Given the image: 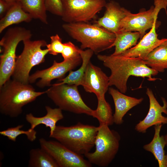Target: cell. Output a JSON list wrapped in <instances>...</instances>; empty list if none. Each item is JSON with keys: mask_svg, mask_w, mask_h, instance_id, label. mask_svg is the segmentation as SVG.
I'll list each match as a JSON object with an SVG mask.
<instances>
[{"mask_svg": "<svg viewBox=\"0 0 167 167\" xmlns=\"http://www.w3.org/2000/svg\"><path fill=\"white\" fill-rule=\"evenodd\" d=\"M97 58L111 71L109 77V86H115L122 93L126 92L127 82L131 76L147 77L150 81H154L157 79L152 76L159 72L148 66L143 60L139 58L127 57L120 54H98Z\"/></svg>", "mask_w": 167, "mask_h": 167, "instance_id": "1", "label": "cell"}, {"mask_svg": "<svg viewBox=\"0 0 167 167\" xmlns=\"http://www.w3.org/2000/svg\"><path fill=\"white\" fill-rule=\"evenodd\" d=\"M62 27L72 39L81 44L80 49H90L96 54L113 47L114 33L94 23H66Z\"/></svg>", "mask_w": 167, "mask_h": 167, "instance_id": "2", "label": "cell"}, {"mask_svg": "<svg viewBox=\"0 0 167 167\" xmlns=\"http://www.w3.org/2000/svg\"><path fill=\"white\" fill-rule=\"evenodd\" d=\"M46 91L36 92L30 84H25L11 79L0 87V112L15 118L23 112V107L46 93Z\"/></svg>", "mask_w": 167, "mask_h": 167, "instance_id": "3", "label": "cell"}, {"mask_svg": "<svg viewBox=\"0 0 167 167\" xmlns=\"http://www.w3.org/2000/svg\"><path fill=\"white\" fill-rule=\"evenodd\" d=\"M98 127L80 122L69 126H56L49 137L76 153L84 155L94 146Z\"/></svg>", "mask_w": 167, "mask_h": 167, "instance_id": "4", "label": "cell"}, {"mask_svg": "<svg viewBox=\"0 0 167 167\" xmlns=\"http://www.w3.org/2000/svg\"><path fill=\"white\" fill-rule=\"evenodd\" d=\"M31 31L25 28L16 27L8 29L0 41L2 54L0 58V87L10 79L14 69L18 44L21 41L30 39Z\"/></svg>", "mask_w": 167, "mask_h": 167, "instance_id": "5", "label": "cell"}, {"mask_svg": "<svg viewBox=\"0 0 167 167\" xmlns=\"http://www.w3.org/2000/svg\"><path fill=\"white\" fill-rule=\"evenodd\" d=\"M24 48L21 53L16 57L12 79L25 84H30L29 78L30 71L34 66L42 63L49 50L42 49L46 46L43 40L32 41L30 39L23 41Z\"/></svg>", "mask_w": 167, "mask_h": 167, "instance_id": "6", "label": "cell"}, {"mask_svg": "<svg viewBox=\"0 0 167 167\" xmlns=\"http://www.w3.org/2000/svg\"><path fill=\"white\" fill-rule=\"evenodd\" d=\"M120 136L109 126L99 124L95 141V150L84 156L91 164L101 167L108 166L118 152Z\"/></svg>", "mask_w": 167, "mask_h": 167, "instance_id": "7", "label": "cell"}, {"mask_svg": "<svg viewBox=\"0 0 167 167\" xmlns=\"http://www.w3.org/2000/svg\"><path fill=\"white\" fill-rule=\"evenodd\" d=\"M77 86L63 84H52L46 90L48 97L62 110L92 116V110L84 102Z\"/></svg>", "mask_w": 167, "mask_h": 167, "instance_id": "8", "label": "cell"}, {"mask_svg": "<svg viewBox=\"0 0 167 167\" xmlns=\"http://www.w3.org/2000/svg\"><path fill=\"white\" fill-rule=\"evenodd\" d=\"M62 20L66 23H88L105 7V0H61Z\"/></svg>", "mask_w": 167, "mask_h": 167, "instance_id": "9", "label": "cell"}, {"mask_svg": "<svg viewBox=\"0 0 167 167\" xmlns=\"http://www.w3.org/2000/svg\"><path fill=\"white\" fill-rule=\"evenodd\" d=\"M154 6H152L148 10H143L135 14L126 9V15L121 22L119 30L138 32L141 39L146 31L156 24L160 10L164 8L166 11L167 0H154Z\"/></svg>", "mask_w": 167, "mask_h": 167, "instance_id": "10", "label": "cell"}, {"mask_svg": "<svg viewBox=\"0 0 167 167\" xmlns=\"http://www.w3.org/2000/svg\"><path fill=\"white\" fill-rule=\"evenodd\" d=\"M42 148L54 159L59 167H90L92 164L82 155L72 151L57 141L40 138Z\"/></svg>", "mask_w": 167, "mask_h": 167, "instance_id": "11", "label": "cell"}, {"mask_svg": "<svg viewBox=\"0 0 167 167\" xmlns=\"http://www.w3.org/2000/svg\"><path fill=\"white\" fill-rule=\"evenodd\" d=\"M82 62L80 55L72 59L63 60L60 62L54 60L52 65L49 67L37 71L30 75L29 83L32 84L37 79H40L36 83L38 87L42 88L51 86V83L53 80L63 78L67 72L74 69Z\"/></svg>", "mask_w": 167, "mask_h": 167, "instance_id": "12", "label": "cell"}, {"mask_svg": "<svg viewBox=\"0 0 167 167\" xmlns=\"http://www.w3.org/2000/svg\"><path fill=\"white\" fill-rule=\"evenodd\" d=\"M81 85L86 92L93 93L97 99L105 97L109 86V77L90 62L87 66Z\"/></svg>", "mask_w": 167, "mask_h": 167, "instance_id": "13", "label": "cell"}, {"mask_svg": "<svg viewBox=\"0 0 167 167\" xmlns=\"http://www.w3.org/2000/svg\"><path fill=\"white\" fill-rule=\"evenodd\" d=\"M146 94L149 100V108L148 113L142 121L135 126V129L139 132L145 133L147 129L153 126L167 124V117L162 115V113L167 115V102L162 97V106L159 104L151 89L147 88Z\"/></svg>", "mask_w": 167, "mask_h": 167, "instance_id": "14", "label": "cell"}, {"mask_svg": "<svg viewBox=\"0 0 167 167\" xmlns=\"http://www.w3.org/2000/svg\"><path fill=\"white\" fill-rule=\"evenodd\" d=\"M156 24H154L149 32L145 34L135 46L119 54L125 57L139 58L143 60L150 52L166 39H160L158 38L156 30Z\"/></svg>", "mask_w": 167, "mask_h": 167, "instance_id": "15", "label": "cell"}, {"mask_svg": "<svg viewBox=\"0 0 167 167\" xmlns=\"http://www.w3.org/2000/svg\"><path fill=\"white\" fill-rule=\"evenodd\" d=\"M105 7L103 16L94 24L115 34L120 30V24L126 15V9L113 0L106 3Z\"/></svg>", "mask_w": 167, "mask_h": 167, "instance_id": "16", "label": "cell"}, {"mask_svg": "<svg viewBox=\"0 0 167 167\" xmlns=\"http://www.w3.org/2000/svg\"><path fill=\"white\" fill-rule=\"evenodd\" d=\"M109 93L111 96L115 105V112L113 116L114 123L117 125L122 124L124 115L128 111L140 104L143 98L139 99L126 95L113 88L109 89Z\"/></svg>", "mask_w": 167, "mask_h": 167, "instance_id": "17", "label": "cell"}, {"mask_svg": "<svg viewBox=\"0 0 167 167\" xmlns=\"http://www.w3.org/2000/svg\"><path fill=\"white\" fill-rule=\"evenodd\" d=\"M46 114L41 117H36L31 113L27 114L25 118L30 125L32 129L40 124H44L50 129V135H51L54 131L58 122L64 118L62 111L59 108H52L49 106H45Z\"/></svg>", "mask_w": 167, "mask_h": 167, "instance_id": "18", "label": "cell"}, {"mask_svg": "<svg viewBox=\"0 0 167 167\" xmlns=\"http://www.w3.org/2000/svg\"><path fill=\"white\" fill-rule=\"evenodd\" d=\"M162 124L155 126V133L151 141L143 146L147 151L151 152L157 160L159 167H167V153L164 148L165 146L164 136H160Z\"/></svg>", "mask_w": 167, "mask_h": 167, "instance_id": "19", "label": "cell"}, {"mask_svg": "<svg viewBox=\"0 0 167 167\" xmlns=\"http://www.w3.org/2000/svg\"><path fill=\"white\" fill-rule=\"evenodd\" d=\"M149 67L159 72L167 69V38L153 49L143 60Z\"/></svg>", "mask_w": 167, "mask_h": 167, "instance_id": "20", "label": "cell"}, {"mask_svg": "<svg viewBox=\"0 0 167 167\" xmlns=\"http://www.w3.org/2000/svg\"><path fill=\"white\" fill-rule=\"evenodd\" d=\"M79 52L82 59V62L80 67L76 71H70L67 76L59 79L58 81H61V82L55 84H74L77 86L81 85L87 66L90 62V59L94 53L90 49L84 50L79 49Z\"/></svg>", "mask_w": 167, "mask_h": 167, "instance_id": "21", "label": "cell"}, {"mask_svg": "<svg viewBox=\"0 0 167 167\" xmlns=\"http://www.w3.org/2000/svg\"><path fill=\"white\" fill-rule=\"evenodd\" d=\"M32 18L16 1L0 20V33L8 27L22 22H29Z\"/></svg>", "mask_w": 167, "mask_h": 167, "instance_id": "22", "label": "cell"}, {"mask_svg": "<svg viewBox=\"0 0 167 167\" xmlns=\"http://www.w3.org/2000/svg\"><path fill=\"white\" fill-rule=\"evenodd\" d=\"M116 39L113 47L115 50L111 54L117 55L135 46L141 34L138 32L119 30L115 34Z\"/></svg>", "mask_w": 167, "mask_h": 167, "instance_id": "23", "label": "cell"}, {"mask_svg": "<svg viewBox=\"0 0 167 167\" xmlns=\"http://www.w3.org/2000/svg\"><path fill=\"white\" fill-rule=\"evenodd\" d=\"M16 2L32 19H39L45 24H48L45 0H16Z\"/></svg>", "mask_w": 167, "mask_h": 167, "instance_id": "24", "label": "cell"}, {"mask_svg": "<svg viewBox=\"0 0 167 167\" xmlns=\"http://www.w3.org/2000/svg\"><path fill=\"white\" fill-rule=\"evenodd\" d=\"M29 153L28 167H59L52 157L41 148L32 149Z\"/></svg>", "mask_w": 167, "mask_h": 167, "instance_id": "25", "label": "cell"}, {"mask_svg": "<svg viewBox=\"0 0 167 167\" xmlns=\"http://www.w3.org/2000/svg\"><path fill=\"white\" fill-rule=\"evenodd\" d=\"M96 109L94 110L92 117L96 118L99 124H106L108 126L113 123L112 110L109 104L106 100L105 97L97 99Z\"/></svg>", "mask_w": 167, "mask_h": 167, "instance_id": "26", "label": "cell"}, {"mask_svg": "<svg viewBox=\"0 0 167 167\" xmlns=\"http://www.w3.org/2000/svg\"><path fill=\"white\" fill-rule=\"evenodd\" d=\"M23 125L8 128L7 129L0 131V134L6 137L9 139L15 142L17 137L20 135L24 134L26 135L28 139L33 142L36 138V131L34 129L29 128L27 131L20 130L23 127Z\"/></svg>", "mask_w": 167, "mask_h": 167, "instance_id": "27", "label": "cell"}, {"mask_svg": "<svg viewBox=\"0 0 167 167\" xmlns=\"http://www.w3.org/2000/svg\"><path fill=\"white\" fill-rule=\"evenodd\" d=\"M50 42L46 46L49 50V53L53 55H57L62 53L63 49V44L62 39L56 34L50 37Z\"/></svg>", "mask_w": 167, "mask_h": 167, "instance_id": "28", "label": "cell"}, {"mask_svg": "<svg viewBox=\"0 0 167 167\" xmlns=\"http://www.w3.org/2000/svg\"><path fill=\"white\" fill-rule=\"evenodd\" d=\"M63 49L61 54L63 60L72 59L80 55L79 52V48L71 42L63 43Z\"/></svg>", "mask_w": 167, "mask_h": 167, "instance_id": "29", "label": "cell"}, {"mask_svg": "<svg viewBox=\"0 0 167 167\" xmlns=\"http://www.w3.org/2000/svg\"><path fill=\"white\" fill-rule=\"evenodd\" d=\"M47 11L52 14L61 17L63 6L61 0H45Z\"/></svg>", "mask_w": 167, "mask_h": 167, "instance_id": "30", "label": "cell"}, {"mask_svg": "<svg viewBox=\"0 0 167 167\" xmlns=\"http://www.w3.org/2000/svg\"><path fill=\"white\" fill-rule=\"evenodd\" d=\"M0 0V18L3 17L15 2Z\"/></svg>", "mask_w": 167, "mask_h": 167, "instance_id": "31", "label": "cell"}, {"mask_svg": "<svg viewBox=\"0 0 167 167\" xmlns=\"http://www.w3.org/2000/svg\"><path fill=\"white\" fill-rule=\"evenodd\" d=\"M164 137L165 145L167 146V134L165 136H164Z\"/></svg>", "mask_w": 167, "mask_h": 167, "instance_id": "32", "label": "cell"}, {"mask_svg": "<svg viewBox=\"0 0 167 167\" xmlns=\"http://www.w3.org/2000/svg\"><path fill=\"white\" fill-rule=\"evenodd\" d=\"M5 1H8V2H15L16 0H4Z\"/></svg>", "mask_w": 167, "mask_h": 167, "instance_id": "33", "label": "cell"}, {"mask_svg": "<svg viewBox=\"0 0 167 167\" xmlns=\"http://www.w3.org/2000/svg\"><path fill=\"white\" fill-rule=\"evenodd\" d=\"M109 1H110V0H109Z\"/></svg>", "mask_w": 167, "mask_h": 167, "instance_id": "34", "label": "cell"}]
</instances>
